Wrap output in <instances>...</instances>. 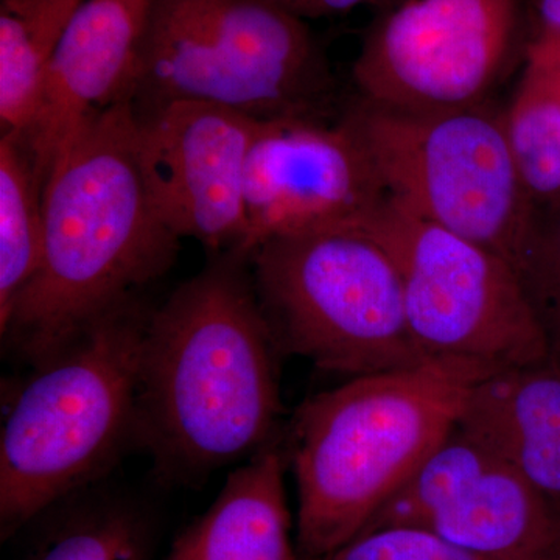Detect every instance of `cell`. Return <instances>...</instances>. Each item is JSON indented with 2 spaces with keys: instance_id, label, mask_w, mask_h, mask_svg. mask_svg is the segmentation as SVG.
<instances>
[{
  "instance_id": "obj_1",
  "label": "cell",
  "mask_w": 560,
  "mask_h": 560,
  "mask_svg": "<svg viewBox=\"0 0 560 560\" xmlns=\"http://www.w3.org/2000/svg\"><path fill=\"white\" fill-rule=\"evenodd\" d=\"M278 350L248 257L235 250L150 312L136 445L158 477L195 486L270 444L280 415Z\"/></svg>"
},
{
  "instance_id": "obj_2",
  "label": "cell",
  "mask_w": 560,
  "mask_h": 560,
  "mask_svg": "<svg viewBox=\"0 0 560 560\" xmlns=\"http://www.w3.org/2000/svg\"><path fill=\"white\" fill-rule=\"evenodd\" d=\"M38 272L2 337L32 368L171 270L180 238L147 186L131 101L94 114L51 165Z\"/></svg>"
},
{
  "instance_id": "obj_3",
  "label": "cell",
  "mask_w": 560,
  "mask_h": 560,
  "mask_svg": "<svg viewBox=\"0 0 560 560\" xmlns=\"http://www.w3.org/2000/svg\"><path fill=\"white\" fill-rule=\"evenodd\" d=\"M482 378L466 364L429 360L305 400L290 433L300 560L360 536L452 433Z\"/></svg>"
},
{
  "instance_id": "obj_4",
  "label": "cell",
  "mask_w": 560,
  "mask_h": 560,
  "mask_svg": "<svg viewBox=\"0 0 560 560\" xmlns=\"http://www.w3.org/2000/svg\"><path fill=\"white\" fill-rule=\"evenodd\" d=\"M150 313L130 301L32 368L0 434V534L7 540L105 477L136 445Z\"/></svg>"
},
{
  "instance_id": "obj_5",
  "label": "cell",
  "mask_w": 560,
  "mask_h": 560,
  "mask_svg": "<svg viewBox=\"0 0 560 560\" xmlns=\"http://www.w3.org/2000/svg\"><path fill=\"white\" fill-rule=\"evenodd\" d=\"M331 73L307 22L272 0H151L130 101L224 106L257 120H318Z\"/></svg>"
},
{
  "instance_id": "obj_6",
  "label": "cell",
  "mask_w": 560,
  "mask_h": 560,
  "mask_svg": "<svg viewBox=\"0 0 560 560\" xmlns=\"http://www.w3.org/2000/svg\"><path fill=\"white\" fill-rule=\"evenodd\" d=\"M248 260L280 350L350 378L429 361L408 326L396 261L360 223L271 238Z\"/></svg>"
},
{
  "instance_id": "obj_7",
  "label": "cell",
  "mask_w": 560,
  "mask_h": 560,
  "mask_svg": "<svg viewBox=\"0 0 560 560\" xmlns=\"http://www.w3.org/2000/svg\"><path fill=\"white\" fill-rule=\"evenodd\" d=\"M342 120L370 153L390 201L518 271L539 209L515 165L503 114L485 103L405 113L360 101Z\"/></svg>"
},
{
  "instance_id": "obj_8",
  "label": "cell",
  "mask_w": 560,
  "mask_h": 560,
  "mask_svg": "<svg viewBox=\"0 0 560 560\" xmlns=\"http://www.w3.org/2000/svg\"><path fill=\"white\" fill-rule=\"evenodd\" d=\"M360 224L396 261L408 326L427 360L489 377L551 355L522 276L499 254L389 198Z\"/></svg>"
},
{
  "instance_id": "obj_9",
  "label": "cell",
  "mask_w": 560,
  "mask_h": 560,
  "mask_svg": "<svg viewBox=\"0 0 560 560\" xmlns=\"http://www.w3.org/2000/svg\"><path fill=\"white\" fill-rule=\"evenodd\" d=\"M518 21L521 0H405L361 46L353 65L361 101L405 113L482 105Z\"/></svg>"
},
{
  "instance_id": "obj_10",
  "label": "cell",
  "mask_w": 560,
  "mask_h": 560,
  "mask_svg": "<svg viewBox=\"0 0 560 560\" xmlns=\"http://www.w3.org/2000/svg\"><path fill=\"white\" fill-rule=\"evenodd\" d=\"M393 525L430 530L488 558L560 555V515L458 425L364 530Z\"/></svg>"
},
{
  "instance_id": "obj_11",
  "label": "cell",
  "mask_w": 560,
  "mask_h": 560,
  "mask_svg": "<svg viewBox=\"0 0 560 560\" xmlns=\"http://www.w3.org/2000/svg\"><path fill=\"white\" fill-rule=\"evenodd\" d=\"M388 200L381 175L345 120H261L246 165V232L235 253L342 223H360Z\"/></svg>"
},
{
  "instance_id": "obj_12",
  "label": "cell",
  "mask_w": 560,
  "mask_h": 560,
  "mask_svg": "<svg viewBox=\"0 0 560 560\" xmlns=\"http://www.w3.org/2000/svg\"><path fill=\"white\" fill-rule=\"evenodd\" d=\"M147 186L179 238L228 250L246 232V165L260 121L202 102H173L138 113Z\"/></svg>"
},
{
  "instance_id": "obj_13",
  "label": "cell",
  "mask_w": 560,
  "mask_h": 560,
  "mask_svg": "<svg viewBox=\"0 0 560 560\" xmlns=\"http://www.w3.org/2000/svg\"><path fill=\"white\" fill-rule=\"evenodd\" d=\"M151 0H84L47 62L38 109L20 136L46 184L84 121L130 101Z\"/></svg>"
},
{
  "instance_id": "obj_14",
  "label": "cell",
  "mask_w": 560,
  "mask_h": 560,
  "mask_svg": "<svg viewBox=\"0 0 560 560\" xmlns=\"http://www.w3.org/2000/svg\"><path fill=\"white\" fill-rule=\"evenodd\" d=\"M456 425L485 442L560 515V363L497 372L471 386Z\"/></svg>"
},
{
  "instance_id": "obj_15",
  "label": "cell",
  "mask_w": 560,
  "mask_h": 560,
  "mask_svg": "<svg viewBox=\"0 0 560 560\" xmlns=\"http://www.w3.org/2000/svg\"><path fill=\"white\" fill-rule=\"evenodd\" d=\"M285 460L268 444L232 471L165 560H300L291 541Z\"/></svg>"
},
{
  "instance_id": "obj_16",
  "label": "cell",
  "mask_w": 560,
  "mask_h": 560,
  "mask_svg": "<svg viewBox=\"0 0 560 560\" xmlns=\"http://www.w3.org/2000/svg\"><path fill=\"white\" fill-rule=\"evenodd\" d=\"M504 130L523 184L537 209L560 202V35L541 31L526 49L525 69Z\"/></svg>"
},
{
  "instance_id": "obj_17",
  "label": "cell",
  "mask_w": 560,
  "mask_h": 560,
  "mask_svg": "<svg viewBox=\"0 0 560 560\" xmlns=\"http://www.w3.org/2000/svg\"><path fill=\"white\" fill-rule=\"evenodd\" d=\"M84 0H0L2 135H24L38 109L44 72Z\"/></svg>"
},
{
  "instance_id": "obj_18",
  "label": "cell",
  "mask_w": 560,
  "mask_h": 560,
  "mask_svg": "<svg viewBox=\"0 0 560 560\" xmlns=\"http://www.w3.org/2000/svg\"><path fill=\"white\" fill-rule=\"evenodd\" d=\"M44 183L24 140L0 138V330L38 272L44 241Z\"/></svg>"
},
{
  "instance_id": "obj_19",
  "label": "cell",
  "mask_w": 560,
  "mask_h": 560,
  "mask_svg": "<svg viewBox=\"0 0 560 560\" xmlns=\"http://www.w3.org/2000/svg\"><path fill=\"white\" fill-rule=\"evenodd\" d=\"M151 528L130 500L91 499L62 515L28 560H150Z\"/></svg>"
},
{
  "instance_id": "obj_20",
  "label": "cell",
  "mask_w": 560,
  "mask_h": 560,
  "mask_svg": "<svg viewBox=\"0 0 560 560\" xmlns=\"http://www.w3.org/2000/svg\"><path fill=\"white\" fill-rule=\"evenodd\" d=\"M518 272L551 357L560 363V202L537 212Z\"/></svg>"
},
{
  "instance_id": "obj_21",
  "label": "cell",
  "mask_w": 560,
  "mask_h": 560,
  "mask_svg": "<svg viewBox=\"0 0 560 560\" xmlns=\"http://www.w3.org/2000/svg\"><path fill=\"white\" fill-rule=\"evenodd\" d=\"M313 560H560V555L534 559H499L464 550L430 530L393 525L364 530L338 550Z\"/></svg>"
},
{
  "instance_id": "obj_22",
  "label": "cell",
  "mask_w": 560,
  "mask_h": 560,
  "mask_svg": "<svg viewBox=\"0 0 560 560\" xmlns=\"http://www.w3.org/2000/svg\"><path fill=\"white\" fill-rule=\"evenodd\" d=\"M541 31L560 35V0H536Z\"/></svg>"
},
{
  "instance_id": "obj_23",
  "label": "cell",
  "mask_w": 560,
  "mask_h": 560,
  "mask_svg": "<svg viewBox=\"0 0 560 560\" xmlns=\"http://www.w3.org/2000/svg\"><path fill=\"white\" fill-rule=\"evenodd\" d=\"M386 2V0H374V3Z\"/></svg>"
},
{
  "instance_id": "obj_24",
  "label": "cell",
  "mask_w": 560,
  "mask_h": 560,
  "mask_svg": "<svg viewBox=\"0 0 560 560\" xmlns=\"http://www.w3.org/2000/svg\"><path fill=\"white\" fill-rule=\"evenodd\" d=\"M558 35H559V33H558Z\"/></svg>"
}]
</instances>
